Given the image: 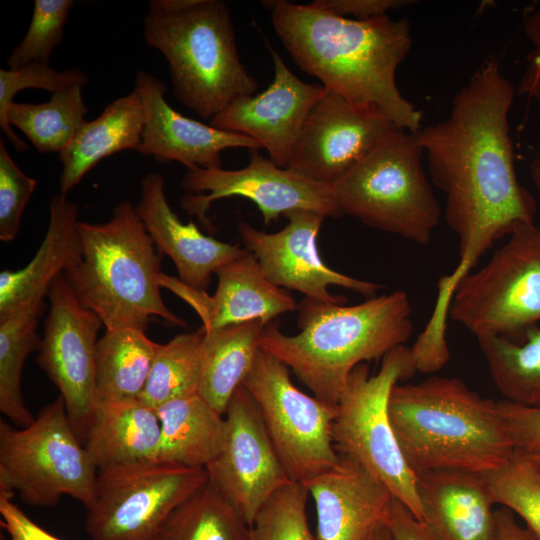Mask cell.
Returning <instances> with one entry per match:
<instances>
[{"label":"cell","mask_w":540,"mask_h":540,"mask_svg":"<svg viewBox=\"0 0 540 540\" xmlns=\"http://www.w3.org/2000/svg\"><path fill=\"white\" fill-rule=\"evenodd\" d=\"M515 96L498 60L487 58L456 93L449 116L421 128L431 182L446 198L444 217L459 261L437 282L434 312L446 315L458 283L493 244L534 223L537 204L516 176L509 112Z\"/></svg>","instance_id":"obj_1"},{"label":"cell","mask_w":540,"mask_h":540,"mask_svg":"<svg viewBox=\"0 0 540 540\" xmlns=\"http://www.w3.org/2000/svg\"><path fill=\"white\" fill-rule=\"evenodd\" d=\"M278 38L296 65L322 86L358 105L382 111L416 133L422 115L400 92L396 71L412 47L406 19L340 17L310 4L263 1Z\"/></svg>","instance_id":"obj_2"},{"label":"cell","mask_w":540,"mask_h":540,"mask_svg":"<svg viewBox=\"0 0 540 540\" xmlns=\"http://www.w3.org/2000/svg\"><path fill=\"white\" fill-rule=\"evenodd\" d=\"M297 310L300 331L286 335L275 319L266 325L260 348L291 369L316 398L333 406L356 366L405 345L413 331L411 303L401 290L352 306L304 297Z\"/></svg>","instance_id":"obj_3"},{"label":"cell","mask_w":540,"mask_h":540,"mask_svg":"<svg viewBox=\"0 0 540 540\" xmlns=\"http://www.w3.org/2000/svg\"><path fill=\"white\" fill-rule=\"evenodd\" d=\"M388 414L415 475L439 469L487 473L515 452L498 402L457 378L431 376L415 384H396Z\"/></svg>","instance_id":"obj_4"},{"label":"cell","mask_w":540,"mask_h":540,"mask_svg":"<svg viewBox=\"0 0 540 540\" xmlns=\"http://www.w3.org/2000/svg\"><path fill=\"white\" fill-rule=\"evenodd\" d=\"M79 231L82 258L64 275L106 329L146 331L154 317L186 327L162 299L161 255L129 200L104 223L80 222Z\"/></svg>","instance_id":"obj_5"},{"label":"cell","mask_w":540,"mask_h":540,"mask_svg":"<svg viewBox=\"0 0 540 540\" xmlns=\"http://www.w3.org/2000/svg\"><path fill=\"white\" fill-rule=\"evenodd\" d=\"M144 39L167 60L176 99L203 119L258 90L239 56L223 1L151 0Z\"/></svg>","instance_id":"obj_6"},{"label":"cell","mask_w":540,"mask_h":540,"mask_svg":"<svg viewBox=\"0 0 540 540\" xmlns=\"http://www.w3.org/2000/svg\"><path fill=\"white\" fill-rule=\"evenodd\" d=\"M423 154L417 132L400 129L384 139L332 185L342 215L427 245L442 210Z\"/></svg>","instance_id":"obj_7"},{"label":"cell","mask_w":540,"mask_h":540,"mask_svg":"<svg viewBox=\"0 0 540 540\" xmlns=\"http://www.w3.org/2000/svg\"><path fill=\"white\" fill-rule=\"evenodd\" d=\"M416 372L410 348L405 345L387 353L373 375L366 363L356 366L337 404L332 439L338 454L361 464L423 521L416 475L403 457L388 414L392 388Z\"/></svg>","instance_id":"obj_8"},{"label":"cell","mask_w":540,"mask_h":540,"mask_svg":"<svg viewBox=\"0 0 540 540\" xmlns=\"http://www.w3.org/2000/svg\"><path fill=\"white\" fill-rule=\"evenodd\" d=\"M97 470L61 396L21 429L0 422V493L8 497L18 494L26 504L48 507L70 496L88 508Z\"/></svg>","instance_id":"obj_9"},{"label":"cell","mask_w":540,"mask_h":540,"mask_svg":"<svg viewBox=\"0 0 540 540\" xmlns=\"http://www.w3.org/2000/svg\"><path fill=\"white\" fill-rule=\"evenodd\" d=\"M449 316L477 338L522 342L540 322V228L515 227L485 266L458 283Z\"/></svg>","instance_id":"obj_10"},{"label":"cell","mask_w":540,"mask_h":540,"mask_svg":"<svg viewBox=\"0 0 540 540\" xmlns=\"http://www.w3.org/2000/svg\"><path fill=\"white\" fill-rule=\"evenodd\" d=\"M207 482L205 468L156 460L100 469L86 531L91 540H155L171 512Z\"/></svg>","instance_id":"obj_11"},{"label":"cell","mask_w":540,"mask_h":540,"mask_svg":"<svg viewBox=\"0 0 540 540\" xmlns=\"http://www.w3.org/2000/svg\"><path fill=\"white\" fill-rule=\"evenodd\" d=\"M242 386L256 402L292 481L303 483L336 464L332 425L337 405L303 393L292 383L290 369L261 348Z\"/></svg>","instance_id":"obj_12"},{"label":"cell","mask_w":540,"mask_h":540,"mask_svg":"<svg viewBox=\"0 0 540 540\" xmlns=\"http://www.w3.org/2000/svg\"><path fill=\"white\" fill-rule=\"evenodd\" d=\"M250 161L242 169L200 168L187 170L181 184L188 191L180 206L204 227H211L207 212L223 198L243 197L260 210L265 225L296 209L312 210L326 217L342 216L333 186L282 168L250 150Z\"/></svg>","instance_id":"obj_13"},{"label":"cell","mask_w":540,"mask_h":540,"mask_svg":"<svg viewBox=\"0 0 540 540\" xmlns=\"http://www.w3.org/2000/svg\"><path fill=\"white\" fill-rule=\"evenodd\" d=\"M49 312L37 363L60 391L84 444L96 410V346L103 322L85 307L64 274L51 284Z\"/></svg>","instance_id":"obj_14"},{"label":"cell","mask_w":540,"mask_h":540,"mask_svg":"<svg viewBox=\"0 0 540 540\" xmlns=\"http://www.w3.org/2000/svg\"><path fill=\"white\" fill-rule=\"evenodd\" d=\"M224 415L225 440L220 452L205 467L208 482L251 527L268 499L292 480L256 402L242 385L232 396Z\"/></svg>","instance_id":"obj_15"},{"label":"cell","mask_w":540,"mask_h":540,"mask_svg":"<svg viewBox=\"0 0 540 540\" xmlns=\"http://www.w3.org/2000/svg\"><path fill=\"white\" fill-rule=\"evenodd\" d=\"M397 130L379 109L326 90L309 112L287 168L333 185Z\"/></svg>","instance_id":"obj_16"},{"label":"cell","mask_w":540,"mask_h":540,"mask_svg":"<svg viewBox=\"0 0 540 540\" xmlns=\"http://www.w3.org/2000/svg\"><path fill=\"white\" fill-rule=\"evenodd\" d=\"M284 217L288 224L276 233L260 231L240 222L238 233L245 249L257 258L265 276L276 286L295 290L305 298L345 304L346 298L332 295L328 287L339 286L367 298L382 285L339 273L328 267L318 251V233L326 218L321 213L296 209Z\"/></svg>","instance_id":"obj_17"},{"label":"cell","mask_w":540,"mask_h":540,"mask_svg":"<svg viewBox=\"0 0 540 540\" xmlns=\"http://www.w3.org/2000/svg\"><path fill=\"white\" fill-rule=\"evenodd\" d=\"M267 47L274 65L272 83L261 93L232 101L209 124L254 139L273 163L287 168L303 124L326 89L299 79L280 54Z\"/></svg>","instance_id":"obj_18"},{"label":"cell","mask_w":540,"mask_h":540,"mask_svg":"<svg viewBox=\"0 0 540 540\" xmlns=\"http://www.w3.org/2000/svg\"><path fill=\"white\" fill-rule=\"evenodd\" d=\"M144 109V130L138 152L160 163L178 162L187 170L221 168V153L231 148L258 150L261 145L239 133L188 118L167 102L166 85L147 71H138L133 88Z\"/></svg>","instance_id":"obj_19"},{"label":"cell","mask_w":540,"mask_h":540,"mask_svg":"<svg viewBox=\"0 0 540 540\" xmlns=\"http://www.w3.org/2000/svg\"><path fill=\"white\" fill-rule=\"evenodd\" d=\"M302 484L315 503L316 540H371L393 499L380 480L340 454L334 466Z\"/></svg>","instance_id":"obj_20"},{"label":"cell","mask_w":540,"mask_h":540,"mask_svg":"<svg viewBox=\"0 0 540 540\" xmlns=\"http://www.w3.org/2000/svg\"><path fill=\"white\" fill-rule=\"evenodd\" d=\"M135 207L156 249L173 261L178 279L197 291H206L212 275L245 251L203 234L193 222L182 223L167 201L165 181L157 172H148L140 180Z\"/></svg>","instance_id":"obj_21"},{"label":"cell","mask_w":540,"mask_h":540,"mask_svg":"<svg viewBox=\"0 0 540 540\" xmlns=\"http://www.w3.org/2000/svg\"><path fill=\"white\" fill-rule=\"evenodd\" d=\"M423 522L439 540H494V501L482 473L439 469L416 475Z\"/></svg>","instance_id":"obj_22"},{"label":"cell","mask_w":540,"mask_h":540,"mask_svg":"<svg viewBox=\"0 0 540 540\" xmlns=\"http://www.w3.org/2000/svg\"><path fill=\"white\" fill-rule=\"evenodd\" d=\"M80 222L76 203L60 193L51 198L47 231L32 260L19 270L0 273V320L43 307L52 282L82 258Z\"/></svg>","instance_id":"obj_23"},{"label":"cell","mask_w":540,"mask_h":540,"mask_svg":"<svg viewBox=\"0 0 540 540\" xmlns=\"http://www.w3.org/2000/svg\"><path fill=\"white\" fill-rule=\"evenodd\" d=\"M213 296L200 292L191 305L208 330L250 320L269 323L281 314L297 310L298 303L264 274L253 253L245 249L217 272Z\"/></svg>","instance_id":"obj_24"},{"label":"cell","mask_w":540,"mask_h":540,"mask_svg":"<svg viewBox=\"0 0 540 540\" xmlns=\"http://www.w3.org/2000/svg\"><path fill=\"white\" fill-rule=\"evenodd\" d=\"M144 130V109L133 89L110 102L92 121H85L59 153L60 194L67 196L102 159L124 150H138Z\"/></svg>","instance_id":"obj_25"},{"label":"cell","mask_w":540,"mask_h":540,"mask_svg":"<svg viewBox=\"0 0 540 540\" xmlns=\"http://www.w3.org/2000/svg\"><path fill=\"white\" fill-rule=\"evenodd\" d=\"M160 437L156 408L137 398L97 404L84 446L100 470L156 460Z\"/></svg>","instance_id":"obj_26"},{"label":"cell","mask_w":540,"mask_h":540,"mask_svg":"<svg viewBox=\"0 0 540 540\" xmlns=\"http://www.w3.org/2000/svg\"><path fill=\"white\" fill-rule=\"evenodd\" d=\"M156 410L161 428L156 461L205 468L220 452L225 417L199 392L170 400Z\"/></svg>","instance_id":"obj_27"},{"label":"cell","mask_w":540,"mask_h":540,"mask_svg":"<svg viewBox=\"0 0 540 540\" xmlns=\"http://www.w3.org/2000/svg\"><path fill=\"white\" fill-rule=\"evenodd\" d=\"M268 323L250 320L213 329H202L199 393L220 414L250 371Z\"/></svg>","instance_id":"obj_28"},{"label":"cell","mask_w":540,"mask_h":540,"mask_svg":"<svg viewBox=\"0 0 540 540\" xmlns=\"http://www.w3.org/2000/svg\"><path fill=\"white\" fill-rule=\"evenodd\" d=\"M158 344L143 330L105 329L96 346V405L139 398Z\"/></svg>","instance_id":"obj_29"},{"label":"cell","mask_w":540,"mask_h":540,"mask_svg":"<svg viewBox=\"0 0 540 540\" xmlns=\"http://www.w3.org/2000/svg\"><path fill=\"white\" fill-rule=\"evenodd\" d=\"M155 540H251V527L207 482L171 512Z\"/></svg>","instance_id":"obj_30"},{"label":"cell","mask_w":540,"mask_h":540,"mask_svg":"<svg viewBox=\"0 0 540 540\" xmlns=\"http://www.w3.org/2000/svg\"><path fill=\"white\" fill-rule=\"evenodd\" d=\"M477 340L504 400L540 408V328H530L520 343L499 336Z\"/></svg>","instance_id":"obj_31"},{"label":"cell","mask_w":540,"mask_h":540,"mask_svg":"<svg viewBox=\"0 0 540 540\" xmlns=\"http://www.w3.org/2000/svg\"><path fill=\"white\" fill-rule=\"evenodd\" d=\"M81 86L64 88L44 103H17L10 106L7 118L41 153H61L86 121L88 112Z\"/></svg>","instance_id":"obj_32"},{"label":"cell","mask_w":540,"mask_h":540,"mask_svg":"<svg viewBox=\"0 0 540 540\" xmlns=\"http://www.w3.org/2000/svg\"><path fill=\"white\" fill-rule=\"evenodd\" d=\"M42 308H28L0 320V410L21 427L35 419L24 403L21 377L28 355L40 349L37 326Z\"/></svg>","instance_id":"obj_33"},{"label":"cell","mask_w":540,"mask_h":540,"mask_svg":"<svg viewBox=\"0 0 540 540\" xmlns=\"http://www.w3.org/2000/svg\"><path fill=\"white\" fill-rule=\"evenodd\" d=\"M202 332L184 333L158 344L145 388L139 397L146 404L160 405L199 392Z\"/></svg>","instance_id":"obj_34"},{"label":"cell","mask_w":540,"mask_h":540,"mask_svg":"<svg viewBox=\"0 0 540 540\" xmlns=\"http://www.w3.org/2000/svg\"><path fill=\"white\" fill-rule=\"evenodd\" d=\"M494 504L517 514L540 539V476L521 451L500 468L482 473Z\"/></svg>","instance_id":"obj_35"},{"label":"cell","mask_w":540,"mask_h":540,"mask_svg":"<svg viewBox=\"0 0 540 540\" xmlns=\"http://www.w3.org/2000/svg\"><path fill=\"white\" fill-rule=\"evenodd\" d=\"M309 493L291 481L264 504L251 526V540H316L306 514Z\"/></svg>","instance_id":"obj_36"},{"label":"cell","mask_w":540,"mask_h":540,"mask_svg":"<svg viewBox=\"0 0 540 540\" xmlns=\"http://www.w3.org/2000/svg\"><path fill=\"white\" fill-rule=\"evenodd\" d=\"M86 74L78 68L55 70L47 64L30 63L16 69H0V127L17 151L28 149L12 130L7 113L15 95L23 89L38 88L52 94L70 86L84 87Z\"/></svg>","instance_id":"obj_37"},{"label":"cell","mask_w":540,"mask_h":540,"mask_svg":"<svg viewBox=\"0 0 540 540\" xmlns=\"http://www.w3.org/2000/svg\"><path fill=\"white\" fill-rule=\"evenodd\" d=\"M73 0H36L28 30L6 60L8 69L30 63L49 65L50 57L63 37L64 25Z\"/></svg>","instance_id":"obj_38"},{"label":"cell","mask_w":540,"mask_h":540,"mask_svg":"<svg viewBox=\"0 0 540 540\" xmlns=\"http://www.w3.org/2000/svg\"><path fill=\"white\" fill-rule=\"evenodd\" d=\"M37 180L26 175L0 140V240L10 242L19 232L23 211Z\"/></svg>","instance_id":"obj_39"},{"label":"cell","mask_w":540,"mask_h":540,"mask_svg":"<svg viewBox=\"0 0 540 540\" xmlns=\"http://www.w3.org/2000/svg\"><path fill=\"white\" fill-rule=\"evenodd\" d=\"M515 450L528 452L540 449V408H530L498 401Z\"/></svg>","instance_id":"obj_40"},{"label":"cell","mask_w":540,"mask_h":540,"mask_svg":"<svg viewBox=\"0 0 540 540\" xmlns=\"http://www.w3.org/2000/svg\"><path fill=\"white\" fill-rule=\"evenodd\" d=\"M522 28L531 48L518 84V94L535 101L540 107V6L525 12Z\"/></svg>","instance_id":"obj_41"},{"label":"cell","mask_w":540,"mask_h":540,"mask_svg":"<svg viewBox=\"0 0 540 540\" xmlns=\"http://www.w3.org/2000/svg\"><path fill=\"white\" fill-rule=\"evenodd\" d=\"M311 4L331 14L356 20H369L387 15L393 9L414 4L409 0H315Z\"/></svg>","instance_id":"obj_42"},{"label":"cell","mask_w":540,"mask_h":540,"mask_svg":"<svg viewBox=\"0 0 540 540\" xmlns=\"http://www.w3.org/2000/svg\"><path fill=\"white\" fill-rule=\"evenodd\" d=\"M1 525L9 540H61L35 523L12 498L0 493Z\"/></svg>","instance_id":"obj_43"},{"label":"cell","mask_w":540,"mask_h":540,"mask_svg":"<svg viewBox=\"0 0 540 540\" xmlns=\"http://www.w3.org/2000/svg\"><path fill=\"white\" fill-rule=\"evenodd\" d=\"M385 524L392 540H439L423 521L394 497Z\"/></svg>","instance_id":"obj_44"},{"label":"cell","mask_w":540,"mask_h":540,"mask_svg":"<svg viewBox=\"0 0 540 540\" xmlns=\"http://www.w3.org/2000/svg\"><path fill=\"white\" fill-rule=\"evenodd\" d=\"M495 517L494 540H540L526 526L521 525L509 509L505 507L496 509Z\"/></svg>","instance_id":"obj_45"},{"label":"cell","mask_w":540,"mask_h":540,"mask_svg":"<svg viewBox=\"0 0 540 540\" xmlns=\"http://www.w3.org/2000/svg\"><path fill=\"white\" fill-rule=\"evenodd\" d=\"M529 171L532 182L540 192V157L535 158L531 162Z\"/></svg>","instance_id":"obj_46"},{"label":"cell","mask_w":540,"mask_h":540,"mask_svg":"<svg viewBox=\"0 0 540 540\" xmlns=\"http://www.w3.org/2000/svg\"><path fill=\"white\" fill-rule=\"evenodd\" d=\"M522 452V451H521ZM526 455V457L529 459L535 470L540 476V449L528 451V452H522Z\"/></svg>","instance_id":"obj_47"},{"label":"cell","mask_w":540,"mask_h":540,"mask_svg":"<svg viewBox=\"0 0 540 540\" xmlns=\"http://www.w3.org/2000/svg\"><path fill=\"white\" fill-rule=\"evenodd\" d=\"M371 540H392L391 533L385 523L379 526Z\"/></svg>","instance_id":"obj_48"}]
</instances>
